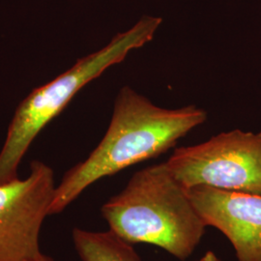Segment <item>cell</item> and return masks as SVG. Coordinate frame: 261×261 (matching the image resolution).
Returning a JSON list of instances; mask_svg holds the SVG:
<instances>
[{
	"label": "cell",
	"instance_id": "5b68a950",
	"mask_svg": "<svg viewBox=\"0 0 261 261\" xmlns=\"http://www.w3.org/2000/svg\"><path fill=\"white\" fill-rule=\"evenodd\" d=\"M55 172L33 161L27 178L0 185V261L39 256L40 233L56 192Z\"/></svg>",
	"mask_w": 261,
	"mask_h": 261
},
{
	"label": "cell",
	"instance_id": "ba28073f",
	"mask_svg": "<svg viewBox=\"0 0 261 261\" xmlns=\"http://www.w3.org/2000/svg\"><path fill=\"white\" fill-rule=\"evenodd\" d=\"M197 261H222L214 252L209 251V252H206L205 254Z\"/></svg>",
	"mask_w": 261,
	"mask_h": 261
},
{
	"label": "cell",
	"instance_id": "3957f363",
	"mask_svg": "<svg viewBox=\"0 0 261 261\" xmlns=\"http://www.w3.org/2000/svg\"><path fill=\"white\" fill-rule=\"evenodd\" d=\"M163 19L145 15L116 34L105 47L80 58L55 80L35 88L19 103L0 151V185L18 179L19 164L28 148L85 85L119 64L132 50L153 40Z\"/></svg>",
	"mask_w": 261,
	"mask_h": 261
},
{
	"label": "cell",
	"instance_id": "9c48e42d",
	"mask_svg": "<svg viewBox=\"0 0 261 261\" xmlns=\"http://www.w3.org/2000/svg\"><path fill=\"white\" fill-rule=\"evenodd\" d=\"M31 261H55L50 256H47V255H46V254H44L43 252L39 255V256H37L35 259H33V260Z\"/></svg>",
	"mask_w": 261,
	"mask_h": 261
},
{
	"label": "cell",
	"instance_id": "8992f818",
	"mask_svg": "<svg viewBox=\"0 0 261 261\" xmlns=\"http://www.w3.org/2000/svg\"><path fill=\"white\" fill-rule=\"evenodd\" d=\"M187 194L207 226L233 246L238 261H261V195L197 185Z\"/></svg>",
	"mask_w": 261,
	"mask_h": 261
},
{
	"label": "cell",
	"instance_id": "7a4b0ae2",
	"mask_svg": "<svg viewBox=\"0 0 261 261\" xmlns=\"http://www.w3.org/2000/svg\"><path fill=\"white\" fill-rule=\"evenodd\" d=\"M101 213L110 230L126 242L151 244L181 260L196 250L207 227L166 163L137 171Z\"/></svg>",
	"mask_w": 261,
	"mask_h": 261
},
{
	"label": "cell",
	"instance_id": "277c9868",
	"mask_svg": "<svg viewBox=\"0 0 261 261\" xmlns=\"http://www.w3.org/2000/svg\"><path fill=\"white\" fill-rule=\"evenodd\" d=\"M186 189L197 185L261 195V133L233 130L179 147L165 162Z\"/></svg>",
	"mask_w": 261,
	"mask_h": 261
},
{
	"label": "cell",
	"instance_id": "52a82bcc",
	"mask_svg": "<svg viewBox=\"0 0 261 261\" xmlns=\"http://www.w3.org/2000/svg\"><path fill=\"white\" fill-rule=\"evenodd\" d=\"M72 237L82 261H141L132 244L112 230L99 232L75 228Z\"/></svg>",
	"mask_w": 261,
	"mask_h": 261
},
{
	"label": "cell",
	"instance_id": "6da1fadb",
	"mask_svg": "<svg viewBox=\"0 0 261 261\" xmlns=\"http://www.w3.org/2000/svg\"><path fill=\"white\" fill-rule=\"evenodd\" d=\"M206 119L207 112L196 106L164 109L130 86L122 87L103 139L56 185L48 216L64 211L98 180L167 152Z\"/></svg>",
	"mask_w": 261,
	"mask_h": 261
}]
</instances>
